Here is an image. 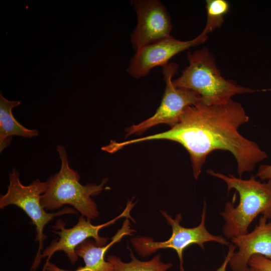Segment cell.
I'll list each match as a JSON object with an SVG mask.
<instances>
[{"label": "cell", "mask_w": 271, "mask_h": 271, "mask_svg": "<svg viewBox=\"0 0 271 271\" xmlns=\"http://www.w3.org/2000/svg\"><path fill=\"white\" fill-rule=\"evenodd\" d=\"M248 265L255 271H271V260L260 254H254Z\"/></svg>", "instance_id": "16"}, {"label": "cell", "mask_w": 271, "mask_h": 271, "mask_svg": "<svg viewBox=\"0 0 271 271\" xmlns=\"http://www.w3.org/2000/svg\"><path fill=\"white\" fill-rule=\"evenodd\" d=\"M21 104L19 101L9 100L0 94V152L11 143L12 137L32 138L39 134L37 129H29L20 124L12 113L13 108Z\"/></svg>", "instance_id": "13"}, {"label": "cell", "mask_w": 271, "mask_h": 271, "mask_svg": "<svg viewBox=\"0 0 271 271\" xmlns=\"http://www.w3.org/2000/svg\"><path fill=\"white\" fill-rule=\"evenodd\" d=\"M9 182L7 193L1 196L0 208L15 205L22 209L36 226V241L39 242V248L31 268V271H34L40 263L43 242L47 238L44 234L45 225L54 217L64 214H76L77 211L66 206L57 212H46L41 203V199L47 190V181L41 182L39 179H36L29 185H24L20 181L19 172L14 168L9 175Z\"/></svg>", "instance_id": "5"}, {"label": "cell", "mask_w": 271, "mask_h": 271, "mask_svg": "<svg viewBox=\"0 0 271 271\" xmlns=\"http://www.w3.org/2000/svg\"><path fill=\"white\" fill-rule=\"evenodd\" d=\"M187 58L188 65L179 77L173 79L174 84L196 92L207 105L225 103L236 94L256 91L224 78L213 55L206 47L189 52Z\"/></svg>", "instance_id": "3"}, {"label": "cell", "mask_w": 271, "mask_h": 271, "mask_svg": "<svg viewBox=\"0 0 271 271\" xmlns=\"http://www.w3.org/2000/svg\"><path fill=\"white\" fill-rule=\"evenodd\" d=\"M206 206L204 202L201 222L197 226L193 228H186L180 225V222L182 220L181 213L178 214L175 218L173 219L166 212L161 211L168 223L172 227V233L169 239L158 242L148 237H133L130 239L133 246L138 253L142 257L149 256L160 249H173L178 254L180 262V271H183L184 270L183 252L189 246L197 244L203 249L204 243L209 241H214L229 246V242L224 237L213 235L206 229Z\"/></svg>", "instance_id": "6"}, {"label": "cell", "mask_w": 271, "mask_h": 271, "mask_svg": "<svg viewBox=\"0 0 271 271\" xmlns=\"http://www.w3.org/2000/svg\"><path fill=\"white\" fill-rule=\"evenodd\" d=\"M136 203L132 200H128L126 206L118 216L114 219L103 224L94 225L91 222V220L86 219L81 216L77 224L69 228L65 227L66 223L59 219L57 220L52 228L55 230L53 232L59 236V239L53 240L41 254V259L47 257L45 265L49 262L53 254L57 251H63L67 255L71 263L74 264L78 260V256L75 253L76 248L85 240L92 237L98 245L103 246L107 244V238L101 237L99 235L100 229L102 228L114 223L118 219L122 217L129 218L135 222L130 215V212Z\"/></svg>", "instance_id": "8"}, {"label": "cell", "mask_w": 271, "mask_h": 271, "mask_svg": "<svg viewBox=\"0 0 271 271\" xmlns=\"http://www.w3.org/2000/svg\"><path fill=\"white\" fill-rule=\"evenodd\" d=\"M262 216L258 224L250 233L232 237L231 241L238 248L229 260L233 271H244L249 258L254 254H260L271 260V221Z\"/></svg>", "instance_id": "11"}, {"label": "cell", "mask_w": 271, "mask_h": 271, "mask_svg": "<svg viewBox=\"0 0 271 271\" xmlns=\"http://www.w3.org/2000/svg\"><path fill=\"white\" fill-rule=\"evenodd\" d=\"M249 119L241 104L232 99L216 105H207L201 100L186 107L179 122L171 129L126 141L125 145L160 140L177 142L189 154L195 179L211 152L217 150L229 151L235 158L237 173L241 177L268 157L255 142L239 133V127Z\"/></svg>", "instance_id": "1"}, {"label": "cell", "mask_w": 271, "mask_h": 271, "mask_svg": "<svg viewBox=\"0 0 271 271\" xmlns=\"http://www.w3.org/2000/svg\"><path fill=\"white\" fill-rule=\"evenodd\" d=\"M207 39V34L202 31L190 40L181 41L170 36L144 46L136 52L130 59L127 72L134 78L145 77L154 68L163 67L177 54L204 43Z\"/></svg>", "instance_id": "10"}, {"label": "cell", "mask_w": 271, "mask_h": 271, "mask_svg": "<svg viewBox=\"0 0 271 271\" xmlns=\"http://www.w3.org/2000/svg\"><path fill=\"white\" fill-rule=\"evenodd\" d=\"M178 68V64L174 62L163 67L166 87L160 106L153 115L127 127L125 129L126 137L133 134H142L147 129L160 124H168L172 127L179 122L186 107L202 100L196 92L175 86L173 77L177 73Z\"/></svg>", "instance_id": "7"}, {"label": "cell", "mask_w": 271, "mask_h": 271, "mask_svg": "<svg viewBox=\"0 0 271 271\" xmlns=\"http://www.w3.org/2000/svg\"><path fill=\"white\" fill-rule=\"evenodd\" d=\"M206 9L207 20L202 31L208 34L221 27L225 16L229 12L230 4L226 0H207Z\"/></svg>", "instance_id": "15"}, {"label": "cell", "mask_w": 271, "mask_h": 271, "mask_svg": "<svg viewBox=\"0 0 271 271\" xmlns=\"http://www.w3.org/2000/svg\"><path fill=\"white\" fill-rule=\"evenodd\" d=\"M131 260L123 262L119 257L109 255L106 259L113 266V271H166L172 266L171 263H165L161 260L158 254L150 260L141 261L136 258L130 250Z\"/></svg>", "instance_id": "14"}, {"label": "cell", "mask_w": 271, "mask_h": 271, "mask_svg": "<svg viewBox=\"0 0 271 271\" xmlns=\"http://www.w3.org/2000/svg\"><path fill=\"white\" fill-rule=\"evenodd\" d=\"M206 172L225 182L228 193L231 189H234L239 195V202L236 207L233 202H228L224 211L220 212L225 221L222 231L227 238L231 239L247 233L248 226L259 214L271 219V179L266 183H261L254 175L249 179L243 180L211 169Z\"/></svg>", "instance_id": "2"}, {"label": "cell", "mask_w": 271, "mask_h": 271, "mask_svg": "<svg viewBox=\"0 0 271 271\" xmlns=\"http://www.w3.org/2000/svg\"><path fill=\"white\" fill-rule=\"evenodd\" d=\"M255 177L261 180L271 179V164L260 165Z\"/></svg>", "instance_id": "17"}, {"label": "cell", "mask_w": 271, "mask_h": 271, "mask_svg": "<svg viewBox=\"0 0 271 271\" xmlns=\"http://www.w3.org/2000/svg\"><path fill=\"white\" fill-rule=\"evenodd\" d=\"M56 151L61 160V167L59 172L50 176L47 181V190L41 199L43 207L45 210H53L69 204L88 219L97 217L99 214L91 196L110 189L104 187L107 178L103 179L99 184H81L78 173L69 166L65 147L58 145Z\"/></svg>", "instance_id": "4"}, {"label": "cell", "mask_w": 271, "mask_h": 271, "mask_svg": "<svg viewBox=\"0 0 271 271\" xmlns=\"http://www.w3.org/2000/svg\"><path fill=\"white\" fill-rule=\"evenodd\" d=\"M135 232L130 227L128 218L123 221L121 227L111 238V241L106 245L100 246L93 240L87 239L79 245L75 249L78 256L82 257L84 265L74 270L61 269L49 262L44 265L42 271H113L112 264L105 259V254L109 248L119 242L126 235L131 236Z\"/></svg>", "instance_id": "12"}, {"label": "cell", "mask_w": 271, "mask_h": 271, "mask_svg": "<svg viewBox=\"0 0 271 271\" xmlns=\"http://www.w3.org/2000/svg\"><path fill=\"white\" fill-rule=\"evenodd\" d=\"M244 271H255V270L250 267H247Z\"/></svg>", "instance_id": "18"}, {"label": "cell", "mask_w": 271, "mask_h": 271, "mask_svg": "<svg viewBox=\"0 0 271 271\" xmlns=\"http://www.w3.org/2000/svg\"><path fill=\"white\" fill-rule=\"evenodd\" d=\"M137 16V26L130 35L135 52L147 45L170 36L172 25L169 13L159 0H133L130 2Z\"/></svg>", "instance_id": "9"}]
</instances>
